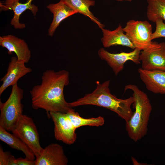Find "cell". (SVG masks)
Returning a JSON list of instances; mask_svg holds the SVG:
<instances>
[{
    "label": "cell",
    "mask_w": 165,
    "mask_h": 165,
    "mask_svg": "<svg viewBox=\"0 0 165 165\" xmlns=\"http://www.w3.org/2000/svg\"><path fill=\"white\" fill-rule=\"evenodd\" d=\"M69 74L66 70H47L41 77V83L30 90L31 106L35 109L67 113L74 110L67 102L64 94V87L69 82Z\"/></svg>",
    "instance_id": "6da1fadb"
},
{
    "label": "cell",
    "mask_w": 165,
    "mask_h": 165,
    "mask_svg": "<svg viewBox=\"0 0 165 165\" xmlns=\"http://www.w3.org/2000/svg\"><path fill=\"white\" fill-rule=\"evenodd\" d=\"M110 80L102 83L97 81L96 87L92 92L73 102L69 103L72 108L86 105L103 107L116 113L126 122L132 116L133 112L131 108L134 99L133 96L125 99H119L111 93L109 88Z\"/></svg>",
    "instance_id": "7a4b0ae2"
},
{
    "label": "cell",
    "mask_w": 165,
    "mask_h": 165,
    "mask_svg": "<svg viewBox=\"0 0 165 165\" xmlns=\"http://www.w3.org/2000/svg\"><path fill=\"white\" fill-rule=\"evenodd\" d=\"M130 90L133 92V104L134 111L130 118L126 122V128L129 137L137 142L147 134L148 125L152 106L146 94L136 85L129 84L124 87V91Z\"/></svg>",
    "instance_id": "3957f363"
},
{
    "label": "cell",
    "mask_w": 165,
    "mask_h": 165,
    "mask_svg": "<svg viewBox=\"0 0 165 165\" xmlns=\"http://www.w3.org/2000/svg\"><path fill=\"white\" fill-rule=\"evenodd\" d=\"M24 90L16 83L12 86L10 94L4 102L0 101V126L11 131L23 115L21 101Z\"/></svg>",
    "instance_id": "277c9868"
},
{
    "label": "cell",
    "mask_w": 165,
    "mask_h": 165,
    "mask_svg": "<svg viewBox=\"0 0 165 165\" xmlns=\"http://www.w3.org/2000/svg\"><path fill=\"white\" fill-rule=\"evenodd\" d=\"M11 131L28 145L35 158L40 155L43 148L40 145L36 127L31 117L23 114Z\"/></svg>",
    "instance_id": "5b68a950"
},
{
    "label": "cell",
    "mask_w": 165,
    "mask_h": 165,
    "mask_svg": "<svg viewBox=\"0 0 165 165\" xmlns=\"http://www.w3.org/2000/svg\"><path fill=\"white\" fill-rule=\"evenodd\" d=\"M123 29L135 49L142 51L148 48L152 43V25L146 20H130Z\"/></svg>",
    "instance_id": "8992f818"
},
{
    "label": "cell",
    "mask_w": 165,
    "mask_h": 165,
    "mask_svg": "<svg viewBox=\"0 0 165 165\" xmlns=\"http://www.w3.org/2000/svg\"><path fill=\"white\" fill-rule=\"evenodd\" d=\"M141 68L148 71L165 70V42H152L140 55Z\"/></svg>",
    "instance_id": "52a82bcc"
},
{
    "label": "cell",
    "mask_w": 165,
    "mask_h": 165,
    "mask_svg": "<svg viewBox=\"0 0 165 165\" xmlns=\"http://www.w3.org/2000/svg\"><path fill=\"white\" fill-rule=\"evenodd\" d=\"M48 115L53 122L54 135L56 139L68 145L74 143L77 138L76 129L66 113L51 112Z\"/></svg>",
    "instance_id": "ba28073f"
},
{
    "label": "cell",
    "mask_w": 165,
    "mask_h": 165,
    "mask_svg": "<svg viewBox=\"0 0 165 165\" xmlns=\"http://www.w3.org/2000/svg\"><path fill=\"white\" fill-rule=\"evenodd\" d=\"M140 53V50L135 49L129 52L112 53L101 48L98 50V54L100 58L106 62L115 75H117L123 70L124 64L127 61H131L136 64H141Z\"/></svg>",
    "instance_id": "9c48e42d"
},
{
    "label": "cell",
    "mask_w": 165,
    "mask_h": 165,
    "mask_svg": "<svg viewBox=\"0 0 165 165\" xmlns=\"http://www.w3.org/2000/svg\"><path fill=\"white\" fill-rule=\"evenodd\" d=\"M24 61L17 60L16 57L11 58L9 62L7 72L1 79L2 84L0 87V95L9 87L17 83L18 80L31 72V68L25 65Z\"/></svg>",
    "instance_id": "30bf717a"
},
{
    "label": "cell",
    "mask_w": 165,
    "mask_h": 165,
    "mask_svg": "<svg viewBox=\"0 0 165 165\" xmlns=\"http://www.w3.org/2000/svg\"><path fill=\"white\" fill-rule=\"evenodd\" d=\"M35 161V165H67L68 162L62 146L57 143L46 147Z\"/></svg>",
    "instance_id": "8fae6325"
},
{
    "label": "cell",
    "mask_w": 165,
    "mask_h": 165,
    "mask_svg": "<svg viewBox=\"0 0 165 165\" xmlns=\"http://www.w3.org/2000/svg\"><path fill=\"white\" fill-rule=\"evenodd\" d=\"M0 45L7 50L8 54L15 53L18 60L26 63L31 59V51L27 43L24 40L14 35H9L1 36Z\"/></svg>",
    "instance_id": "7c38bea8"
},
{
    "label": "cell",
    "mask_w": 165,
    "mask_h": 165,
    "mask_svg": "<svg viewBox=\"0 0 165 165\" xmlns=\"http://www.w3.org/2000/svg\"><path fill=\"white\" fill-rule=\"evenodd\" d=\"M20 0H5L3 3L0 2V9L2 10H12L14 13L13 17L11 20V24L15 29H21L25 27L24 24L19 22L21 15L27 9L31 10L33 15H36L38 8L32 4L33 0H27L25 3L20 2Z\"/></svg>",
    "instance_id": "4fadbf2b"
},
{
    "label": "cell",
    "mask_w": 165,
    "mask_h": 165,
    "mask_svg": "<svg viewBox=\"0 0 165 165\" xmlns=\"http://www.w3.org/2000/svg\"><path fill=\"white\" fill-rule=\"evenodd\" d=\"M138 71L148 90L155 94H165V70L148 71L140 68Z\"/></svg>",
    "instance_id": "5bb4252c"
},
{
    "label": "cell",
    "mask_w": 165,
    "mask_h": 165,
    "mask_svg": "<svg viewBox=\"0 0 165 165\" xmlns=\"http://www.w3.org/2000/svg\"><path fill=\"white\" fill-rule=\"evenodd\" d=\"M103 37L101 38L102 43L105 48L120 45L125 46L134 50L135 47L124 32L123 28L119 24L115 29L110 31L102 28Z\"/></svg>",
    "instance_id": "9a60e30c"
},
{
    "label": "cell",
    "mask_w": 165,
    "mask_h": 165,
    "mask_svg": "<svg viewBox=\"0 0 165 165\" xmlns=\"http://www.w3.org/2000/svg\"><path fill=\"white\" fill-rule=\"evenodd\" d=\"M47 7L53 14V20L48 30V35L50 36H53L62 21L78 13L61 1L56 3L50 4Z\"/></svg>",
    "instance_id": "2e32d148"
},
{
    "label": "cell",
    "mask_w": 165,
    "mask_h": 165,
    "mask_svg": "<svg viewBox=\"0 0 165 165\" xmlns=\"http://www.w3.org/2000/svg\"><path fill=\"white\" fill-rule=\"evenodd\" d=\"M8 131L0 126V140L11 148L22 152L27 159L35 160V156L28 145L19 138Z\"/></svg>",
    "instance_id": "e0dca14e"
},
{
    "label": "cell",
    "mask_w": 165,
    "mask_h": 165,
    "mask_svg": "<svg viewBox=\"0 0 165 165\" xmlns=\"http://www.w3.org/2000/svg\"><path fill=\"white\" fill-rule=\"evenodd\" d=\"M78 13H80L89 17L97 24L101 29L105 25L101 24L96 17L90 9V7L94 6L95 3L93 0H60Z\"/></svg>",
    "instance_id": "ac0fdd59"
},
{
    "label": "cell",
    "mask_w": 165,
    "mask_h": 165,
    "mask_svg": "<svg viewBox=\"0 0 165 165\" xmlns=\"http://www.w3.org/2000/svg\"><path fill=\"white\" fill-rule=\"evenodd\" d=\"M146 0V16L148 19L153 22L158 19L165 21V0Z\"/></svg>",
    "instance_id": "d6986e66"
},
{
    "label": "cell",
    "mask_w": 165,
    "mask_h": 165,
    "mask_svg": "<svg viewBox=\"0 0 165 165\" xmlns=\"http://www.w3.org/2000/svg\"><path fill=\"white\" fill-rule=\"evenodd\" d=\"M74 127L76 129L83 126L99 127L103 125L105 123L104 118L101 116L96 118H84L75 110L66 113Z\"/></svg>",
    "instance_id": "ffe728a7"
},
{
    "label": "cell",
    "mask_w": 165,
    "mask_h": 165,
    "mask_svg": "<svg viewBox=\"0 0 165 165\" xmlns=\"http://www.w3.org/2000/svg\"><path fill=\"white\" fill-rule=\"evenodd\" d=\"M155 23L156 30L152 34V40L160 38H165V23L163 20L161 19H158Z\"/></svg>",
    "instance_id": "44dd1931"
},
{
    "label": "cell",
    "mask_w": 165,
    "mask_h": 165,
    "mask_svg": "<svg viewBox=\"0 0 165 165\" xmlns=\"http://www.w3.org/2000/svg\"><path fill=\"white\" fill-rule=\"evenodd\" d=\"M15 157L8 151H3L0 148V165H12Z\"/></svg>",
    "instance_id": "7402d4cb"
},
{
    "label": "cell",
    "mask_w": 165,
    "mask_h": 165,
    "mask_svg": "<svg viewBox=\"0 0 165 165\" xmlns=\"http://www.w3.org/2000/svg\"><path fill=\"white\" fill-rule=\"evenodd\" d=\"M35 160H32L26 158H19L15 159L13 165H35Z\"/></svg>",
    "instance_id": "603a6c76"
},
{
    "label": "cell",
    "mask_w": 165,
    "mask_h": 165,
    "mask_svg": "<svg viewBox=\"0 0 165 165\" xmlns=\"http://www.w3.org/2000/svg\"><path fill=\"white\" fill-rule=\"evenodd\" d=\"M118 1L122 2L123 1H128V2H131L133 0H116Z\"/></svg>",
    "instance_id": "cb8c5ba5"
}]
</instances>
